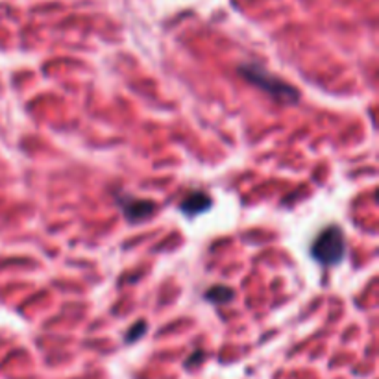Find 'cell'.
I'll list each match as a JSON object with an SVG mask.
<instances>
[{"label": "cell", "mask_w": 379, "mask_h": 379, "mask_svg": "<svg viewBox=\"0 0 379 379\" xmlns=\"http://www.w3.org/2000/svg\"><path fill=\"white\" fill-rule=\"evenodd\" d=\"M239 74L243 78H246L250 83H254L255 87L263 89L267 95H270L272 98H276L278 102H285V104H294L298 100V89H294L291 83L284 82L281 78L274 76L270 72H267V69H263L261 65H254V63H243L239 67Z\"/></svg>", "instance_id": "cell-1"}, {"label": "cell", "mask_w": 379, "mask_h": 379, "mask_svg": "<svg viewBox=\"0 0 379 379\" xmlns=\"http://www.w3.org/2000/svg\"><path fill=\"white\" fill-rule=\"evenodd\" d=\"M313 257L322 264H337L344 260L346 239L339 226H327L322 230L311 246Z\"/></svg>", "instance_id": "cell-2"}, {"label": "cell", "mask_w": 379, "mask_h": 379, "mask_svg": "<svg viewBox=\"0 0 379 379\" xmlns=\"http://www.w3.org/2000/svg\"><path fill=\"white\" fill-rule=\"evenodd\" d=\"M119 204L124 211V216L130 222L137 224V222L148 221L150 216L156 213V204L152 200H139V198H119Z\"/></svg>", "instance_id": "cell-3"}, {"label": "cell", "mask_w": 379, "mask_h": 379, "mask_svg": "<svg viewBox=\"0 0 379 379\" xmlns=\"http://www.w3.org/2000/svg\"><path fill=\"white\" fill-rule=\"evenodd\" d=\"M211 198H209V194H206V192H191L185 200L182 202V211L185 213L187 216H197L200 215V213L207 211L209 207H211Z\"/></svg>", "instance_id": "cell-4"}, {"label": "cell", "mask_w": 379, "mask_h": 379, "mask_svg": "<svg viewBox=\"0 0 379 379\" xmlns=\"http://www.w3.org/2000/svg\"><path fill=\"white\" fill-rule=\"evenodd\" d=\"M144 330H146V324H143V322H139V324H135V326L132 327V332L128 333V335H126V341H128V342L137 341V339H139V337L144 333Z\"/></svg>", "instance_id": "cell-6"}, {"label": "cell", "mask_w": 379, "mask_h": 379, "mask_svg": "<svg viewBox=\"0 0 379 379\" xmlns=\"http://www.w3.org/2000/svg\"><path fill=\"white\" fill-rule=\"evenodd\" d=\"M206 298L213 303H228L233 298V291L230 287H224V285H216V287H211L207 291Z\"/></svg>", "instance_id": "cell-5"}]
</instances>
